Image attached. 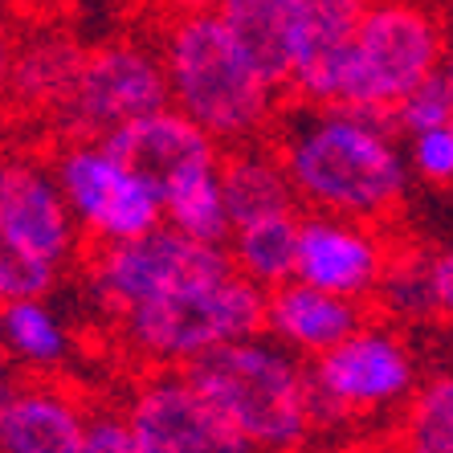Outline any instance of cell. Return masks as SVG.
<instances>
[{
  "mask_svg": "<svg viewBox=\"0 0 453 453\" xmlns=\"http://www.w3.org/2000/svg\"><path fill=\"white\" fill-rule=\"evenodd\" d=\"M298 196L343 221L384 225L404 201V159L380 127L351 115L315 119L290 139H270Z\"/></svg>",
  "mask_w": 453,
  "mask_h": 453,
  "instance_id": "6da1fadb",
  "label": "cell"
},
{
  "mask_svg": "<svg viewBox=\"0 0 453 453\" xmlns=\"http://www.w3.org/2000/svg\"><path fill=\"white\" fill-rule=\"evenodd\" d=\"M168 78L180 111L225 143L262 135L274 119V86L237 45L221 12L172 9Z\"/></svg>",
  "mask_w": 453,
  "mask_h": 453,
  "instance_id": "7a4b0ae2",
  "label": "cell"
},
{
  "mask_svg": "<svg viewBox=\"0 0 453 453\" xmlns=\"http://www.w3.org/2000/svg\"><path fill=\"white\" fill-rule=\"evenodd\" d=\"M196 392H204L237 429L262 449H298L311 433V388L306 376L282 356L250 339L221 343L176 364Z\"/></svg>",
  "mask_w": 453,
  "mask_h": 453,
  "instance_id": "3957f363",
  "label": "cell"
},
{
  "mask_svg": "<svg viewBox=\"0 0 453 453\" xmlns=\"http://www.w3.org/2000/svg\"><path fill=\"white\" fill-rule=\"evenodd\" d=\"M445 58L441 21L412 0H372V12L356 42L343 95L331 106L335 115H351L388 131L396 127L401 103L425 86Z\"/></svg>",
  "mask_w": 453,
  "mask_h": 453,
  "instance_id": "277c9868",
  "label": "cell"
},
{
  "mask_svg": "<svg viewBox=\"0 0 453 453\" xmlns=\"http://www.w3.org/2000/svg\"><path fill=\"white\" fill-rule=\"evenodd\" d=\"M257 331H270V290L245 274L172 290L127 311V335L139 351L168 364H184L221 343H242Z\"/></svg>",
  "mask_w": 453,
  "mask_h": 453,
  "instance_id": "5b68a950",
  "label": "cell"
},
{
  "mask_svg": "<svg viewBox=\"0 0 453 453\" xmlns=\"http://www.w3.org/2000/svg\"><path fill=\"white\" fill-rule=\"evenodd\" d=\"M86 262H90V274H95L103 298L123 315L148 298L188 290V286H212L242 274L237 257L225 245L196 242L188 233H180L176 225L172 229L159 225L156 233L135 237V242H106L95 233L86 242Z\"/></svg>",
  "mask_w": 453,
  "mask_h": 453,
  "instance_id": "8992f818",
  "label": "cell"
},
{
  "mask_svg": "<svg viewBox=\"0 0 453 453\" xmlns=\"http://www.w3.org/2000/svg\"><path fill=\"white\" fill-rule=\"evenodd\" d=\"M168 95L172 78L164 74V65L148 50H139L131 42L95 45V50H86L74 98H70L53 135L74 139V148L78 143H103L119 127L164 111Z\"/></svg>",
  "mask_w": 453,
  "mask_h": 453,
  "instance_id": "52a82bcc",
  "label": "cell"
},
{
  "mask_svg": "<svg viewBox=\"0 0 453 453\" xmlns=\"http://www.w3.org/2000/svg\"><path fill=\"white\" fill-rule=\"evenodd\" d=\"M306 388H311V425L319 409L327 417L384 409L412 396V356L396 335L364 327L327 356H319Z\"/></svg>",
  "mask_w": 453,
  "mask_h": 453,
  "instance_id": "ba28073f",
  "label": "cell"
},
{
  "mask_svg": "<svg viewBox=\"0 0 453 453\" xmlns=\"http://www.w3.org/2000/svg\"><path fill=\"white\" fill-rule=\"evenodd\" d=\"M131 433L148 453H257L262 445L250 441L217 404L196 392L188 380L172 376L148 380L131 401L127 417Z\"/></svg>",
  "mask_w": 453,
  "mask_h": 453,
  "instance_id": "9c48e42d",
  "label": "cell"
},
{
  "mask_svg": "<svg viewBox=\"0 0 453 453\" xmlns=\"http://www.w3.org/2000/svg\"><path fill=\"white\" fill-rule=\"evenodd\" d=\"M62 188L90 233L106 242H135L159 229L164 201L148 180L127 172L98 143H78L62 156Z\"/></svg>",
  "mask_w": 453,
  "mask_h": 453,
  "instance_id": "30bf717a",
  "label": "cell"
},
{
  "mask_svg": "<svg viewBox=\"0 0 453 453\" xmlns=\"http://www.w3.org/2000/svg\"><path fill=\"white\" fill-rule=\"evenodd\" d=\"M368 12L372 0H303L298 65L290 95L323 106V111H331L339 103Z\"/></svg>",
  "mask_w": 453,
  "mask_h": 453,
  "instance_id": "8fae6325",
  "label": "cell"
},
{
  "mask_svg": "<svg viewBox=\"0 0 453 453\" xmlns=\"http://www.w3.org/2000/svg\"><path fill=\"white\" fill-rule=\"evenodd\" d=\"M392 245L380 242L372 225L335 221V217H306L298 245V282L319 290L368 303L376 295Z\"/></svg>",
  "mask_w": 453,
  "mask_h": 453,
  "instance_id": "7c38bea8",
  "label": "cell"
},
{
  "mask_svg": "<svg viewBox=\"0 0 453 453\" xmlns=\"http://www.w3.org/2000/svg\"><path fill=\"white\" fill-rule=\"evenodd\" d=\"M86 50L65 37L62 29L33 33L29 42H21L12 74L0 95V119L9 127L21 123H45L58 127L65 115V106L74 98L78 74H82Z\"/></svg>",
  "mask_w": 453,
  "mask_h": 453,
  "instance_id": "4fadbf2b",
  "label": "cell"
},
{
  "mask_svg": "<svg viewBox=\"0 0 453 453\" xmlns=\"http://www.w3.org/2000/svg\"><path fill=\"white\" fill-rule=\"evenodd\" d=\"M106 156H115L127 172H135L139 180H148L151 188L164 192L176 176L192 168H204V164H217V139L204 131L196 119H188L184 111H156V115H143L135 123L119 127L98 143Z\"/></svg>",
  "mask_w": 453,
  "mask_h": 453,
  "instance_id": "5bb4252c",
  "label": "cell"
},
{
  "mask_svg": "<svg viewBox=\"0 0 453 453\" xmlns=\"http://www.w3.org/2000/svg\"><path fill=\"white\" fill-rule=\"evenodd\" d=\"M376 319L368 303L319 290L311 282H282L270 290V331L311 356H327L343 339L359 335Z\"/></svg>",
  "mask_w": 453,
  "mask_h": 453,
  "instance_id": "9a60e30c",
  "label": "cell"
},
{
  "mask_svg": "<svg viewBox=\"0 0 453 453\" xmlns=\"http://www.w3.org/2000/svg\"><path fill=\"white\" fill-rule=\"evenodd\" d=\"M0 233L12 245H21L25 253L42 257V262H53V265L62 262L65 253H70V245H74L70 217H65V204L58 196V188L33 164H25V159L9 164V176H4Z\"/></svg>",
  "mask_w": 453,
  "mask_h": 453,
  "instance_id": "2e32d148",
  "label": "cell"
},
{
  "mask_svg": "<svg viewBox=\"0 0 453 453\" xmlns=\"http://www.w3.org/2000/svg\"><path fill=\"white\" fill-rule=\"evenodd\" d=\"M217 176H221L233 233L265 217H278V212H298V201H303L282 156L270 143L253 148V139H245V143L225 148L217 156Z\"/></svg>",
  "mask_w": 453,
  "mask_h": 453,
  "instance_id": "e0dca14e",
  "label": "cell"
},
{
  "mask_svg": "<svg viewBox=\"0 0 453 453\" xmlns=\"http://www.w3.org/2000/svg\"><path fill=\"white\" fill-rule=\"evenodd\" d=\"M221 21L274 90L295 86L303 0H221Z\"/></svg>",
  "mask_w": 453,
  "mask_h": 453,
  "instance_id": "ac0fdd59",
  "label": "cell"
},
{
  "mask_svg": "<svg viewBox=\"0 0 453 453\" xmlns=\"http://www.w3.org/2000/svg\"><path fill=\"white\" fill-rule=\"evenodd\" d=\"M78 404L58 388H37L29 376L9 404H0V449L4 453H86Z\"/></svg>",
  "mask_w": 453,
  "mask_h": 453,
  "instance_id": "d6986e66",
  "label": "cell"
},
{
  "mask_svg": "<svg viewBox=\"0 0 453 453\" xmlns=\"http://www.w3.org/2000/svg\"><path fill=\"white\" fill-rule=\"evenodd\" d=\"M298 245H303V217L298 212H278L265 221H253L237 229L233 237V257L245 278L262 286H282L298 278Z\"/></svg>",
  "mask_w": 453,
  "mask_h": 453,
  "instance_id": "ffe728a7",
  "label": "cell"
},
{
  "mask_svg": "<svg viewBox=\"0 0 453 453\" xmlns=\"http://www.w3.org/2000/svg\"><path fill=\"white\" fill-rule=\"evenodd\" d=\"M164 212L180 233L209 245H225V237L233 233V221L229 209H225L217 164H204V168H192L172 180L168 192H164Z\"/></svg>",
  "mask_w": 453,
  "mask_h": 453,
  "instance_id": "44dd1931",
  "label": "cell"
},
{
  "mask_svg": "<svg viewBox=\"0 0 453 453\" xmlns=\"http://www.w3.org/2000/svg\"><path fill=\"white\" fill-rule=\"evenodd\" d=\"M396 453H453V372L425 380L392 433Z\"/></svg>",
  "mask_w": 453,
  "mask_h": 453,
  "instance_id": "7402d4cb",
  "label": "cell"
},
{
  "mask_svg": "<svg viewBox=\"0 0 453 453\" xmlns=\"http://www.w3.org/2000/svg\"><path fill=\"white\" fill-rule=\"evenodd\" d=\"M4 335H9L17 356L29 359V364H42V368H53L65 351V339H62V331H58V323H53L50 311H45L42 303H33V298L4 306Z\"/></svg>",
  "mask_w": 453,
  "mask_h": 453,
  "instance_id": "603a6c76",
  "label": "cell"
},
{
  "mask_svg": "<svg viewBox=\"0 0 453 453\" xmlns=\"http://www.w3.org/2000/svg\"><path fill=\"white\" fill-rule=\"evenodd\" d=\"M53 286V262H42L25 253L21 245H12L4 233H0V290L9 303H25V298H37Z\"/></svg>",
  "mask_w": 453,
  "mask_h": 453,
  "instance_id": "cb8c5ba5",
  "label": "cell"
},
{
  "mask_svg": "<svg viewBox=\"0 0 453 453\" xmlns=\"http://www.w3.org/2000/svg\"><path fill=\"white\" fill-rule=\"evenodd\" d=\"M453 123V90L445 82V74H433L425 86H417L409 98L396 111V127L409 131V135H421V131H437V127Z\"/></svg>",
  "mask_w": 453,
  "mask_h": 453,
  "instance_id": "d4e9b609",
  "label": "cell"
},
{
  "mask_svg": "<svg viewBox=\"0 0 453 453\" xmlns=\"http://www.w3.org/2000/svg\"><path fill=\"white\" fill-rule=\"evenodd\" d=\"M412 168L433 184H453V127L412 135Z\"/></svg>",
  "mask_w": 453,
  "mask_h": 453,
  "instance_id": "484cf974",
  "label": "cell"
},
{
  "mask_svg": "<svg viewBox=\"0 0 453 453\" xmlns=\"http://www.w3.org/2000/svg\"><path fill=\"white\" fill-rule=\"evenodd\" d=\"M86 453H148V449L139 445V437L131 433V425H123V421H98V425H90Z\"/></svg>",
  "mask_w": 453,
  "mask_h": 453,
  "instance_id": "4316f807",
  "label": "cell"
},
{
  "mask_svg": "<svg viewBox=\"0 0 453 453\" xmlns=\"http://www.w3.org/2000/svg\"><path fill=\"white\" fill-rule=\"evenodd\" d=\"M433 298H437V315L453 319V245L433 257Z\"/></svg>",
  "mask_w": 453,
  "mask_h": 453,
  "instance_id": "83f0119b",
  "label": "cell"
},
{
  "mask_svg": "<svg viewBox=\"0 0 453 453\" xmlns=\"http://www.w3.org/2000/svg\"><path fill=\"white\" fill-rule=\"evenodd\" d=\"M25 384H29V372L17 368V359L9 356V348H0V404H9Z\"/></svg>",
  "mask_w": 453,
  "mask_h": 453,
  "instance_id": "f1b7e54d",
  "label": "cell"
},
{
  "mask_svg": "<svg viewBox=\"0 0 453 453\" xmlns=\"http://www.w3.org/2000/svg\"><path fill=\"white\" fill-rule=\"evenodd\" d=\"M17 50H21V42H17V33H12L9 25L0 21V95H4V82H9V74H12Z\"/></svg>",
  "mask_w": 453,
  "mask_h": 453,
  "instance_id": "f546056e",
  "label": "cell"
},
{
  "mask_svg": "<svg viewBox=\"0 0 453 453\" xmlns=\"http://www.w3.org/2000/svg\"><path fill=\"white\" fill-rule=\"evenodd\" d=\"M441 74H445V82H449V90H453V53H449V62H445Z\"/></svg>",
  "mask_w": 453,
  "mask_h": 453,
  "instance_id": "4dcf8cb0",
  "label": "cell"
},
{
  "mask_svg": "<svg viewBox=\"0 0 453 453\" xmlns=\"http://www.w3.org/2000/svg\"><path fill=\"white\" fill-rule=\"evenodd\" d=\"M4 176H9V164L0 159V192H4Z\"/></svg>",
  "mask_w": 453,
  "mask_h": 453,
  "instance_id": "1f68e13d",
  "label": "cell"
},
{
  "mask_svg": "<svg viewBox=\"0 0 453 453\" xmlns=\"http://www.w3.org/2000/svg\"><path fill=\"white\" fill-rule=\"evenodd\" d=\"M0 4H17V0H0Z\"/></svg>",
  "mask_w": 453,
  "mask_h": 453,
  "instance_id": "d6a6232c",
  "label": "cell"
},
{
  "mask_svg": "<svg viewBox=\"0 0 453 453\" xmlns=\"http://www.w3.org/2000/svg\"><path fill=\"white\" fill-rule=\"evenodd\" d=\"M0 123H4V119H0Z\"/></svg>",
  "mask_w": 453,
  "mask_h": 453,
  "instance_id": "836d02e7",
  "label": "cell"
},
{
  "mask_svg": "<svg viewBox=\"0 0 453 453\" xmlns=\"http://www.w3.org/2000/svg\"><path fill=\"white\" fill-rule=\"evenodd\" d=\"M0 453H4V449H0Z\"/></svg>",
  "mask_w": 453,
  "mask_h": 453,
  "instance_id": "e575fe53",
  "label": "cell"
},
{
  "mask_svg": "<svg viewBox=\"0 0 453 453\" xmlns=\"http://www.w3.org/2000/svg\"><path fill=\"white\" fill-rule=\"evenodd\" d=\"M449 127H453V123H449Z\"/></svg>",
  "mask_w": 453,
  "mask_h": 453,
  "instance_id": "d590c367",
  "label": "cell"
}]
</instances>
